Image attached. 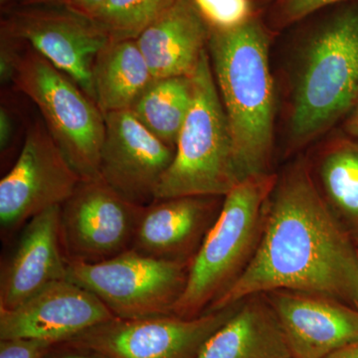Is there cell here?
<instances>
[{"label":"cell","instance_id":"1f68e13d","mask_svg":"<svg viewBox=\"0 0 358 358\" xmlns=\"http://www.w3.org/2000/svg\"><path fill=\"white\" fill-rule=\"evenodd\" d=\"M11 1L13 0H0V4H1L2 8H3V7H6L9 3H11Z\"/></svg>","mask_w":358,"mask_h":358},{"label":"cell","instance_id":"ba28073f","mask_svg":"<svg viewBox=\"0 0 358 358\" xmlns=\"http://www.w3.org/2000/svg\"><path fill=\"white\" fill-rule=\"evenodd\" d=\"M1 35L29 45L95 103L92 72L110 38L92 16L67 1L20 4L2 22Z\"/></svg>","mask_w":358,"mask_h":358},{"label":"cell","instance_id":"4316f807","mask_svg":"<svg viewBox=\"0 0 358 358\" xmlns=\"http://www.w3.org/2000/svg\"><path fill=\"white\" fill-rule=\"evenodd\" d=\"M13 136V120L4 108L0 110V148L2 152L10 145Z\"/></svg>","mask_w":358,"mask_h":358},{"label":"cell","instance_id":"7a4b0ae2","mask_svg":"<svg viewBox=\"0 0 358 358\" xmlns=\"http://www.w3.org/2000/svg\"><path fill=\"white\" fill-rule=\"evenodd\" d=\"M268 29L258 14L236 28L209 34L212 70L242 180L268 173L272 155L275 94Z\"/></svg>","mask_w":358,"mask_h":358},{"label":"cell","instance_id":"d6986e66","mask_svg":"<svg viewBox=\"0 0 358 358\" xmlns=\"http://www.w3.org/2000/svg\"><path fill=\"white\" fill-rule=\"evenodd\" d=\"M95 103L103 115L128 110L155 78L136 39L110 41L99 52L93 72Z\"/></svg>","mask_w":358,"mask_h":358},{"label":"cell","instance_id":"8992f818","mask_svg":"<svg viewBox=\"0 0 358 358\" xmlns=\"http://www.w3.org/2000/svg\"><path fill=\"white\" fill-rule=\"evenodd\" d=\"M1 37L10 46V82L38 108L54 141L81 178H100L106 124L98 106L29 45Z\"/></svg>","mask_w":358,"mask_h":358},{"label":"cell","instance_id":"d6a6232c","mask_svg":"<svg viewBox=\"0 0 358 358\" xmlns=\"http://www.w3.org/2000/svg\"><path fill=\"white\" fill-rule=\"evenodd\" d=\"M256 1H257V0H256ZM273 1H274V0H272V2H273Z\"/></svg>","mask_w":358,"mask_h":358},{"label":"cell","instance_id":"30bf717a","mask_svg":"<svg viewBox=\"0 0 358 358\" xmlns=\"http://www.w3.org/2000/svg\"><path fill=\"white\" fill-rule=\"evenodd\" d=\"M143 209L101 178L82 179L60 206L61 244L67 263L103 262L133 248Z\"/></svg>","mask_w":358,"mask_h":358},{"label":"cell","instance_id":"6da1fadb","mask_svg":"<svg viewBox=\"0 0 358 358\" xmlns=\"http://www.w3.org/2000/svg\"><path fill=\"white\" fill-rule=\"evenodd\" d=\"M275 291L320 294L358 308V252L303 162L277 178L253 255L205 313Z\"/></svg>","mask_w":358,"mask_h":358},{"label":"cell","instance_id":"4dcf8cb0","mask_svg":"<svg viewBox=\"0 0 358 358\" xmlns=\"http://www.w3.org/2000/svg\"><path fill=\"white\" fill-rule=\"evenodd\" d=\"M67 1V0H20V4L51 3V2Z\"/></svg>","mask_w":358,"mask_h":358},{"label":"cell","instance_id":"9c48e42d","mask_svg":"<svg viewBox=\"0 0 358 358\" xmlns=\"http://www.w3.org/2000/svg\"><path fill=\"white\" fill-rule=\"evenodd\" d=\"M81 180L44 121L35 122L15 164L0 181L2 235H13L41 212L61 206Z\"/></svg>","mask_w":358,"mask_h":358},{"label":"cell","instance_id":"f1b7e54d","mask_svg":"<svg viewBox=\"0 0 358 358\" xmlns=\"http://www.w3.org/2000/svg\"><path fill=\"white\" fill-rule=\"evenodd\" d=\"M345 129L353 140L358 141V99L350 114H348L345 122Z\"/></svg>","mask_w":358,"mask_h":358},{"label":"cell","instance_id":"7402d4cb","mask_svg":"<svg viewBox=\"0 0 358 358\" xmlns=\"http://www.w3.org/2000/svg\"><path fill=\"white\" fill-rule=\"evenodd\" d=\"M176 0H106L92 17L110 41L136 39Z\"/></svg>","mask_w":358,"mask_h":358},{"label":"cell","instance_id":"52a82bcc","mask_svg":"<svg viewBox=\"0 0 358 358\" xmlns=\"http://www.w3.org/2000/svg\"><path fill=\"white\" fill-rule=\"evenodd\" d=\"M190 264L131 249L103 262L67 263V279L95 294L117 319L173 315Z\"/></svg>","mask_w":358,"mask_h":358},{"label":"cell","instance_id":"f546056e","mask_svg":"<svg viewBox=\"0 0 358 358\" xmlns=\"http://www.w3.org/2000/svg\"><path fill=\"white\" fill-rule=\"evenodd\" d=\"M324 358H358V341L343 346Z\"/></svg>","mask_w":358,"mask_h":358},{"label":"cell","instance_id":"9a60e30c","mask_svg":"<svg viewBox=\"0 0 358 358\" xmlns=\"http://www.w3.org/2000/svg\"><path fill=\"white\" fill-rule=\"evenodd\" d=\"M21 231L13 255L2 268L0 310H13L52 282L67 279L60 206L41 212Z\"/></svg>","mask_w":358,"mask_h":358},{"label":"cell","instance_id":"83f0119b","mask_svg":"<svg viewBox=\"0 0 358 358\" xmlns=\"http://www.w3.org/2000/svg\"><path fill=\"white\" fill-rule=\"evenodd\" d=\"M105 1L106 0H67L71 6L90 16H93Z\"/></svg>","mask_w":358,"mask_h":358},{"label":"cell","instance_id":"cb8c5ba5","mask_svg":"<svg viewBox=\"0 0 358 358\" xmlns=\"http://www.w3.org/2000/svg\"><path fill=\"white\" fill-rule=\"evenodd\" d=\"M355 0H274L268 10V26L286 29L326 7Z\"/></svg>","mask_w":358,"mask_h":358},{"label":"cell","instance_id":"e0dca14e","mask_svg":"<svg viewBox=\"0 0 358 358\" xmlns=\"http://www.w3.org/2000/svg\"><path fill=\"white\" fill-rule=\"evenodd\" d=\"M210 28L192 0H176L136 38L155 79L190 77L208 50Z\"/></svg>","mask_w":358,"mask_h":358},{"label":"cell","instance_id":"8fae6325","mask_svg":"<svg viewBox=\"0 0 358 358\" xmlns=\"http://www.w3.org/2000/svg\"><path fill=\"white\" fill-rule=\"evenodd\" d=\"M238 306L192 319L174 315L133 320L115 317L63 343L103 358H195L207 339L234 315Z\"/></svg>","mask_w":358,"mask_h":358},{"label":"cell","instance_id":"603a6c76","mask_svg":"<svg viewBox=\"0 0 358 358\" xmlns=\"http://www.w3.org/2000/svg\"><path fill=\"white\" fill-rule=\"evenodd\" d=\"M213 30H229L258 15L256 0H192Z\"/></svg>","mask_w":358,"mask_h":358},{"label":"cell","instance_id":"5bb4252c","mask_svg":"<svg viewBox=\"0 0 358 358\" xmlns=\"http://www.w3.org/2000/svg\"><path fill=\"white\" fill-rule=\"evenodd\" d=\"M294 358H324L358 341V308L320 294H265Z\"/></svg>","mask_w":358,"mask_h":358},{"label":"cell","instance_id":"7c38bea8","mask_svg":"<svg viewBox=\"0 0 358 358\" xmlns=\"http://www.w3.org/2000/svg\"><path fill=\"white\" fill-rule=\"evenodd\" d=\"M105 117L99 176L124 199L145 207L155 201L176 148L145 128L131 110Z\"/></svg>","mask_w":358,"mask_h":358},{"label":"cell","instance_id":"ac0fdd59","mask_svg":"<svg viewBox=\"0 0 358 358\" xmlns=\"http://www.w3.org/2000/svg\"><path fill=\"white\" fill-rule=\"evenodd\" d=\"M260 296L240 301L195 358H294L274 310Z\"/></svg>","mask_w":358,"mask_h":358},{"label":"cell","instance_id":"277c9868","mask_svg":"<svg viewBox=\"0 0 358 358\" xmlns=\"http://www.w3.org/2000/svg\"><path fill=\"white\" fill-rule=\"evenodd\" d=\"M277 178L270 173L250 176L224 196L217 217L190 263L173 315L199 317L239 277L260 239Z\"/></svg>","mask_w":358,"mask_h":358},{"label":"cell","instance_id":"3957f363","mask_svg":"<svg viewBox=\"0 0 358 358\" xmlns=\"http://www.w3.org/2000/svg\"><path fill=\"white\" fill-rule=\"evenodd\" d=\"M301 21L303 54L289 117V134L299 145L327 131L357 103L358 0Z\"/></svg>","mask_w":358,"mask_h":358},{"label":"cell","instance_id":"ffe728a7","mask_svg":"<svg viewBox=\"0 0 358 358\" xmlns=\"http://www.w3.org/2000/svg\"><path fill=\"white\" fill-rule=\"evenodd\" d=\"M192 102V78H164L155 79L131 110L145 128L176 148Z\"/></svg>","mask_w":358,"mask_h":358},{"label":"cell","instance_id":"2e32d148","mask_svg":"<svg viewBox=\"0 0 358 358\" xmlns=\"http://www.w3.org/2000/svg\"><path fill=\"white\" fill-rule=\"evenodd\" d=\"M208 196L155 200L143 209L133 250L162 260L192 263L217 215Z\"/></svg>","mask_w":358,"mask_h":358},{"label":"cell","instance_id":"d4e9b609","mask_svg":"<svg viewBox=\"0 0 358 358\" xmlns=\"http://www.w3.org/2000/svg\"><path fill=\"white\" fill-rule=\"evenodd\" d=\"M58 345L37 338H11L0 341V358H46Z\"/></svg>","mask_w":358,"mask_h":358},{"label":"cell","instance_id":"484cf974","mask_svg":"<svg viewBox=\"0 0 358 358\" xmlns=\"http://www.w3.org/2000/svg\"><path fill=\"white\" fill-rule=\"evenodd\" d=\"M55 353L53 350L49 353L46 358H103L100 355L84 348H75V346L67 345V343H60L56 346Z\"/></svg>","mask_w":358,"mask_h":358},{"label":"cell","instance_id":"44dd1931","mask_svg":"<svg viewBox=\"0 0 358 358\" xmlns=\"http://www.w3.org/2000/svg\"><path fill=\"white\" fill-rule=\"evenodd\" d=\"M319 173L327 203L358 239V141H334L320 159Z\"/></svg>","mask_w":358,"mask_h":358},{"label":"cell","instance_id":"4fadbf2b","mask_svg":"<svg viewBox=\"0 0 358 358\" xmlns=\"http://www.w3.org/2000/svg\"><path fill=\"white\" fill-rule=\"evenodd\" d=\"M114 319L95 294L70 280H61L13 310H0V341L37 338L60 345Z\"/></svg>","mask_w":358,"mask_h":358},{"label":"cell","instance_id":"5b68a950","mask_svg":"<svg viewBox=\"0 0 358 358\" xmlns=\"http://www.w3.org/2000/svg\"><path fill=\"white\" fill-rule=\"evenodd\" d=\"M192 102L155 200L225 196L242 178L208 50L190 76Z\"/></svg>","mask_w":358,"mask_h":358}]
</instances>
